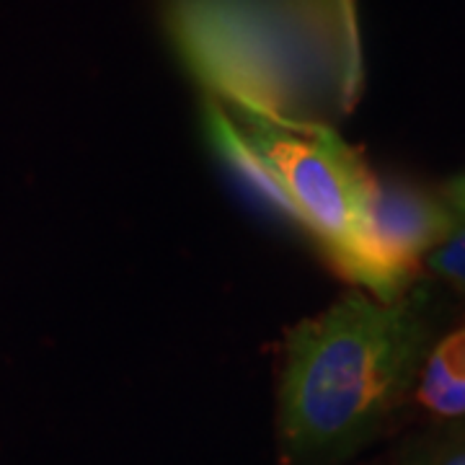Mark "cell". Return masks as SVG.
Segmentation results:
<instances>
[{"label":"cell","instance_id":"9","mask_svg":"<svg viewBox=\"0 0 465 465\" xmlns=\"http://www.w3.org/2000/svg\"><path fill=\"white\" fill-rule=\"evenodd\" d=\"M440 197L448 202V207L455 215L465 217V171L450 176L448 182L442 183L440 189Z\"/></svg>","mask_w":465,"mask_h":465},{"label":"cell","instance_id":"8","mask_svg":"<svg viewBox=\"0 0 465 465\" xmlns=\"http://www.w3.org/2000/svg\"><path fill=\"white\" fill-rule=\"evenodd\" d=\"M424 266L432 272L452 292L465 298V217L458 215L452 231L442 238V243L427 256Z\"/></svg>","mask_w":465,"mask_h":465},{"label":"cell","instance_id":"4","mask_svg":"<svg viewBox=\"0 0 465 465\" xmlns=\"http://www.w3.org/2000/svg\"><path fill=\"white\" fill-rule=\"evenodd\" d=\"M458 215L440 197L401 176L375 173L367 210V246L375 298L399 300L419 284L427 256L452 231Z\"/></svg>","mask_w":465,"mask_h":465},{"label":"cell","instance_id":"2","mask_svg":"<svg viewBox=\"0 0 465 465\" xmlns=\"http://www.w3.org/2000/svg\"><path fill=\"white\" fill-rule=\"evenodd\" d=\"M432 292L382 302L351 290L284 341L277 445L284 465H336L370 445L414 393L434 344Z\"/></svg>","mask_w":465,"mask_h":465},{"label":"cell","instance_id":"3","mask_svg":"<svg viewBox=\"0 0 465 465\" xmlns=\"http://www.w3.org/2000/svg\"><path fill=\"white\" fill-rule=\"evenodd\" d=\"M282 186L305 235L339 277L375 298L367 210L375 171L331 127H284L223 106Z\"/></svg>","mask_w":465,"mask_h":465},{"label":"cell","instance_id":"1","mask_svg":"<svg viewBox=\"0 0 465 465\" xmlns=\"http://www.w3.org/2000/svg\"><path fill=\"white\" fill-rule=\"evenodd\" d=\"M166 29L223 106L336 130L362 99L357 0H166Z\"/></svg>","mask_w":465,"mask_h":465},{"label":"cell","instance_id":"6","mask_svg":"<svg viewBox=\"0 0 465 465\" xmlns=\"http://www.w3.org/2000/svg\"><path fill=\"white\" fill-rule=\"evenodd\" d=\"M416 403L440 421L465 419V323L434 339L427 351L414 393Z\"/></svg>","mask_w":465,"mask_h":465},{"label":"cell","instance_id":"5","mask_svg":"<svg viewBox=\"0 0 465 465\" xmlns=\"http://www.w3.org/2000/svg\"><path fill=\"white\" fill-rule=\"evenodd\" d=\"M202 127H204V134L215 150V155L220 158V163L231 171L235 183L241 186V192L259 210H264L266 215H272L274 220H280V223L300 232L298 215H295L290 200L284 197L280 182L274 179V173L262 161V155L246 143V137L238 133V127L232 124V119L223 109L220 101L210 99V96L204 99Z\"/></svg>","mask_w":465,"mask_h":465},{"label":"cell","instance_id":"7","mask_svg":"<svg viewBox=\"0 0 465 465\" xmlns=\"http://www.w3.org/2000/svg\"><path fill=\"white\" fill-rule=\"evenodd\" d=\"M396 465H465V419L440 421L432 430L416 434Z\"/></svg>","mask_w":465,"mask_h":465}]
</instances>
